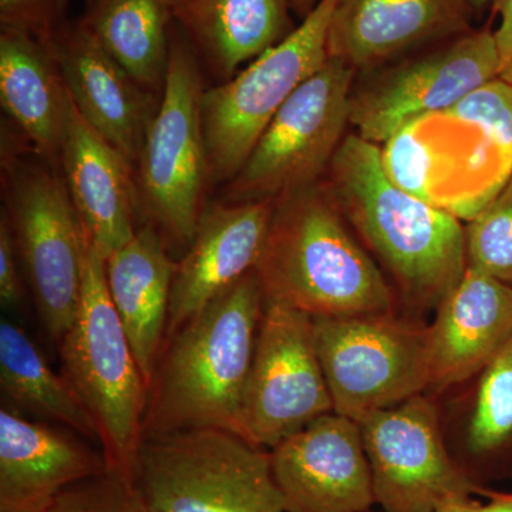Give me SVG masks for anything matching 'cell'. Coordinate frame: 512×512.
Segmentation results:
<instances>
[{"instance_id": "obj_17", "label": "cell", "mask_w": 512, "mask_h": 512, "mask_svg": "<svg viewBox=\"0 0 512 512\" xmlns=\"http://www.w3.org/2000/svg\"><path fill=\"white\" fill-rule=\"evenodd\" d=\"M50 46L80 116L136 170L161 97L138 84L80 19L69 20Z\"/></svg>"}, {"instance_id": "obj_27", "label": "cell", "mask_w": 512, "mask_h": 512, "mask_svg": "<svg viewBox=\"0 0 512 512\" xmlns=\"http://www.w3.org/2000/svg\"><path fill=\"white\" fill-rule=\"evenodd\" d=\"M464 231L467 265L512 285V178Z\"/></svg>"}, {"instance_id": "obj_24", "label": "cell", "mask_w": 512, "mask_h": 512, "mask_svg": "<svg viewBox=\"0 0 512 512\" xmlns=\"http://www.w3.org/2000/svg\"><path fill=\"white\" fill-rule=\"evenodd\" d=\"M468 383L453 414L443 416L444 433L458 467L485 487L512 476V338Z\"/></svg>"}, {"instance_id": "obj_2", "label": "cell", "mask_w": 512, "mask_h": 512, "mask_svg": "<svg viewBox=\"0 0 512 512\" xmlns=\"http://www.w3.org/2000/svg\"><path fill=\"white\" fill-rule=\"evenodd\" d=\"M255 272L266 301L312 318L396 313L392 286L322 181L275 201Z\"/></svg>"}, {"instance_id": "obj_9", "label": "cell", "mask_w": 512, "mask_h": 512, "mask_svg": "<svg viewBox=\"0 0 512 512\" xmlns=\"http://www.w3.org/2000/svg\"><path fill=\"white\" fill-rule=\"evenodd\" d=\"M355 77L345 63L328 59L276 113L247 163L222 187L221 201H276L320 183L349 134Z\"/></svg>"}, {"instance_id": "obj_19", "label": "cell", "mask_w": 512, "mask_h": 512, "mask_svg": "<svg viewBox=\"0 0 512 512\" xmlns=\"http://www.w3.org/2000/svg\"><path fill=\"white\" fill-rule=\"evenodd\" d=\"M60 173L87 242L100 255L107 259L133 239L137 218H141L136 170L87 124L74 104Z\"/></svg>"}, {"instance_id": "obj_34", "label": "cell", "mask_w": 512, "mask_h": 512, "mask_svg": "<svg viewBox=\"0 0 512 512\" xmlns=\"http://www.w3.org/2000/svg\"><path fill=\"white\" fill-rule=\"evenodd\" d=\"M478 505L480 501L474 500L473 495H457L444 501L436 512H477Z\"/></svg>"}, {"instance_id": "obj_3", "label": "cell", "mask_w": 512, "mask_h": 512, "mask_svg": "<svg viewBox=\"0 0 512 512\" xmlns=\"http://www.w3.org/2000/svg\"><path fill=\"white\" fill-rule=\"evenodd\" d=\"M264 306L254 269L171 336L151 384L143 437L205 427L241 434Z\"/></svg>"}, {"instance_id": "obj_18", "label": "cell", "mask_w": 512, "mask_h": 512, "mask_svg": "<svg viewBox=\"0 0 512 512\" xmlns=\"http://www.w3.org/2000/svg\"><path fill=\"white\" fill-rule=\"evenodd\" d=\"M512 338V285L467 266L427 325L429 394L474 379Z\"/></svg>"}, {"instance_id": "obj_6", "label": "cell", "mask_w": 512, "mask_h": 512, "mask_svg": "<svg viewBox=\"0 0 512 512\" xmlns=\"http://www.w3.org/2000/svg\"><path fill=\"white\" fill-rule=\"evenodd\" d=\"M60 356L64 379L96 421L107 471L130 484L150 387L111 301L106 258L89 242L82 298L73 325L60 340Z\"/></svg>"}, {"instance_id": "obj_8", "label": "cell", "mask_w": 512, "mask_h": 512, "mask_svg": "<svg viewBox=\"0 0 512 512\" xmlns=\"http://www.w3.org/2000/svg\"><path fill=\"white\" fill-rule=\"evenodd\" d=\"M336 2L320 0L281 43L237 76L205 89L201 113L211 187H224L241 171L276 113L328 62V32Z\"/></svg>"}, {"instance_id": "obj_13", "label": "cell", "mask_w": 512, "mask_h": 512, "mask_svg": "<svg viewBox=\"0 0 512 512\" xmlns=\"http://www.w3.org/2000/svg\"><path fill=\"white\" fill-rule=\"evenodd\" d=\"M376 504L386 512H436L457 495H485L458 467L433 394L370 414L359 421Z\"/></svg>"}, {"instance_id": "obj_28", "label": "cell", "mask_w": 512, "mask_h": 512, "mask_svg": "<svg viewBox=\"0 0 512 512\" xmlns=\"http://www.w3.org/2000/svg\"><path fill=\"white\" fill-rule=\"evenodd\" d=\"M443 114L484 128L512 151V84L501 77L481 84Z\"/></svg>"}, {"instance_id": "obj_25", "label": "cell", "mask_w": 512, "mask_h": 512, "mask_svg": "<svg viewBox=\"0 0 512 512\" xmlns=\"http://www.w3.org/2000/svg\"><path fill=\"white\" fill-rule=\"evenodd\" d=\"M80 22L138 84L163 97L173 0H86Z\"/></svg>"}, {"instance_id": "obj_11", "label": "cell", "mask_w": 512, "mask_h": 512, "mask_svg": "<svg viewBox=\"0 0 512 512\" xmlns=\"http://www.w3.org/2000/svg\"><path fill=\"white\" fill-rule=\"evenodd\" d=\"M335 413L357 421L429 393L427 325L390 315L313 318Z\"/></svg>"}, {"instance_id": "obj_36", "label": "cell", "mask_w": 512, "mask_h": 512, "mask_svg": "<svg viewBox=\"0 0 512 512\" xmlns=\"http://www.w3.org/2000/svg\"><path fill=\"white\" fill-rule=\"evenodd\" d=\"M463 2L473 10L476 18H480L487 10L493 9L494 0H463Z\"/></svg>"}, {"instance_id": "obj_10", "label": "cell", "mask_w": 512, "mask_h": 512, "mask_svg": "<svg viewBox=\"0 0 512 512\" xmlns=\"http://www.w3.org/2000/svg\"><path fill=\"white\" fill-rule=\"evenodd\" d=\"M490 28L470 30L369 72L357 73L350 94V128L382 146L400 128L444 113L481 84L500 77Z\"/></svg>"}, {"instance_id": "obj_22", "label": "cell", "mask_w": 512, "mask_h": 512, "mask_svg": "<svg viewBox=\"0 0 512 512\" xmlns=\"http://www.w3.org/2000/svg\"><path fill=\"white\" fill-rule=\"evenodd\" d=\"M0 103L33 150L60 170L73 101L50 43L0 29Z\"/></svg>"}, {"instance_id": "obj_4", "label": "cell", "mask_w": 512, "mask_h": 512, "mask_svg": "<svg viewBox=\"0 0 512 512\" xmlns=\"http://www.w3.org/2000/svg\"><path fill=\"white\" fill-rule=\"evenodd\" d=\"M2 128V214L39 318L60 343L82 298L86 234L59 168L43 160L16 128Z\"/></svg>"}, {"instance_id": "obj_39", "label": "cell", "mask_w": 512, "mask_h": 512, "mask_svg": "<svg viewBox=\"0 0 512 512\" xmlns=\"http://www.w3.org/2000/svg\"><path fill=\"white\" fill-rule=\"evenodd\" d=\"M141 512V511H140Z\"/></svg>"}, {"instance_id": "obj_12", "label": "cell", "mask_w": 512, "mask_h": 512, "mask_svg": "<svg viewBox=\"0 0 512 512\" xmlns=\"http://www.w3.org/2000/svg\"><path fill=\"white\" fill-rule=\"evenodd\" d=\"M332 412L312 316L265 299L242 403V436L272 450Z\"/></svg>"}, {"instance_id": "obj_21", "label": "cell", "mask_w": 512, "mask_h": 512, "mask_svg": "<svg viewBox=\"0 0 512 512\" xmlns=\"http://www.w3.org/2000/svg\"><path fill=\"white\" fill-rule=\"evenodd\" d=\"M173 10L175 25L214 86L296 29L288 0H173Z\"/></svg>"}, {"instance_id": "obj_20", "label": "cell", "mask_w": 512, "mask_h": 512, "mask_svg": "<svg viewBox=\"0 0 512 512\" xmlns=\"http://www.w3.org/2000/svg\"><path fill=\"white\" fill-rule=\"evenodd\" d=\"M106 471V458L76 437L0 412V512H46L64 490Z\"/></svg>"}, {"instance_id": "obj_38", "label": "cell", "mask_w": 512, "mask_h": 512, "mask_svg": "<svg viewBox=\"0 0 512 512\" xmlns=\"http://www.w3.org/2000/svg\"><path fill=\"white\" fill-rule=\"evenodd\" d=\"M365 512H372V511L369 510V511H365Z\"/></svg>"}, {"instance_id": "obj_35", "label": "cell", "mask_w": 512, "mask_h": 512, "mask_svg": "<svg viewBox=\"0 0 512 512\" xmlns=\"http://www.w3.org/2000/svg\"><path fill=\"white\" fill-rule=\"evenodd\" d=\"M320 0H288L291 10L302 20L318 6Z\"/></svg>"}, {"instance_id": "obj_14", "label": "cell", "mask_w": 512, "mask_h": 512, "mask_svg": "<svg viewBox=\"0 0 512 512\" xmlns=\"http://www.w3.org/2000/svg\"><path fill=\"white\" fill-rule=\"evenodd\" d=\"M269 453L286 512H365L376 504L362 431L349 417L325 414Z\"/></svg>"}, {"instance_id": "obj_16", "label": "cell", "mask_w": 512, "mask_h": 512, "mask_svg": "<svg viewBox=\"0 0 512 512\" xmlns=\"http://www.w3.org/2000/svg\"><path fill=\"white\" fill-rule=\"evenodd\" d=\"M274 207L275 201L205 204L190 247L175 268L168 309L170 338L254 271Z\"/></svg>"}, {"instance_id": "obj_23", "label": "cell", "mask_w": 512, "mask_h": 512, "mask_svg": "<svg viewBox=\"0 0 512 512\" xmlns=\"http://www.w3.org/2000/svg\"><path fill=\"white\" fill-rule=\"evenodd\" d=\"M175 268L167 242L148 224L106 259L111 301L150 390L167 333Z\"/></svg>"}, {"instance_id": "obj_31", "label": "cell", "mask_w": 512, "mask_h": 512, "mask_svg": "<svg viewBox=\"0 0 512 512\" xmlns=\"http://www.w3.org/2000/svg\"><path fill=\"white\" fill-rule=\"evenodd\" d=\"M19 256L5 215H0V302L3 308H15L23 299Z\"/></svg>"}, {"instance_id": "obj_30", "label": "cell", "mask_w": 512, "mask_h": 512, "mask_svg": "<svg viewBox=\"0 0 512 512\" xmlns=\"http://www.w3.org/2000/svg\"><path fill=\"white\" fill-rule=\"evenodd\" d=\"M67 9L69 0H0V29L16 30L50 43L69 22Z\"/></svg>"}, {"instance_id": "obj_33", "label": "cell", "mask_w": 512, "mask_h": 512, "mask_svg": "<svg viewBox=\"0 0 512 512\" xmlns=\"http://www.w3.org/2000/svg\"><path fill=\"white\" fill-rule=\"evenodd\" d=\"M487 503L478 505L477 512H512V493L488 491Z\"/></svg>"}, {"instance_id": "obj_1", "label": "cell", "mask_w": 512, "mask_h": 512, "mask_svg": "<svg viewBox=\"0 0 512 512\" xmlns=\"http://www.w3.org/2000/svg\"><path fill=\"white\" fill-rule=\"evenodd\" d=\"M322 184L382 269L397 303L414 315L436 312L466 274L463 221L393 184L380 146L352 131Z\"/></svg>"}, {"instance_id": "obj_15", "label": "cell", "mask_w": 512, "mask_h": 512, "mask_svg": "<svg viewBox=\"0 0 512 512\" xmlns=\"http://www.w3.org/2000/svg\"><path fill=\"white\" fill-rule=\"evenodd\" d=\"M463 0H338L328 32V56L369 72L474 29Z\"/></svg>"}, {"instance_id": "obj_26", "label": "cell", "mask_w": 512, "mask_h": 512, "mask_svg": "<svg viewBox=\"0 0 512 512\" xmlns=\"http://www.w3.org/2000/svg\"><path fill=\"white\" fill-rule=\"evenodd\" d=\"M0 390L16 410L99 440L96 421L70 383L50 369L25 330L8 320L0 323Z\"/></svg>"}, {"instance_id": "obj_32", "label": "cell", "mask_w": 512, "mask_h": 512, "mask_svg": "<svg viewBox=\"0 0 512 512\" xmlns=\"http://www.w3.org/2000/svg\"><path fill=\"white\" fill-rule=\"evenodd\" d=\"M491 10L500 18V25L494 30L501 60L500 77L512 84V0H494Z\"/></svg>"}, {"instance_id": "obj_37", "label": "cell", "mask_w": 512, "mask_h": 512, "mask_svg": "<svg viewBox=\"0 0 512 512\" xmlns=\"http://www.w3.org/2000/svg\"><path fill=\"white\" fill-rule=\"evenodd\" d=\"M13 512H32V511H13Z\"/></svg>"}, {"instance_id": "obj_29", "label": "cell", "mask_w": 512, "mask_h": 512, "mask_svg": "<svg viewBox=\"0 0 512 512\" xmlns=\"http://www.w3.org/2000/svg\"><path fill=\"white\" fill-rule=\"evenodd\" d=\"M46 512H140L130 488L106 471L57 495Z\"/></svg>"}, {"instance_id": "obj_5", "label": "cell", "mask_w": 512, "mask_h": 512, "mask_svg": "<svg viewBox=\"0 0 512 512\" xmlns=\"http://www.w3.org/2000/svg\"><path fill=\"white\" fill-rule=\"evenodd\" d=\"M128 487L141 512H286L271 453L214 427L143 437Z\"/></svg>"}, {"instance_id": "obj_7", "label": "cell", "mask_w": 512, "mask_h": 512, "mask_svg": "<svg viewBox=\"0 0 512 512\" xmlns=\"http://www.w3.org/2000/svg\"><path fill=\"white\" fill-rule=\"evenodd\" d=\"M205 89L201 64L174 23L163 97L136 167L140 217L167 245L190 247L207 204L211 180L201 113Z\"/></svg>"}]
</instances>
